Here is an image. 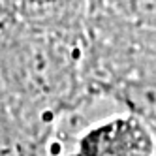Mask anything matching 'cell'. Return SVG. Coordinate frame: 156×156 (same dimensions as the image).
I'll use <instances>...</instances> for the list:
<instances>
[{"mask_svg": "<svg viewBox=\"0 0 156 156\" xmlns=\"http://www.w3.org/2000/svg\"><path fill=\"white\" fill-rule=\"evenodd\" d=\"M77 156H156V133L132 111L115 115L79 137Z\"/></svg>", "mask_w": 156, "mask_h": 156, "instance_id": "6da1fadb", "label": "cell"}]
</instances>
